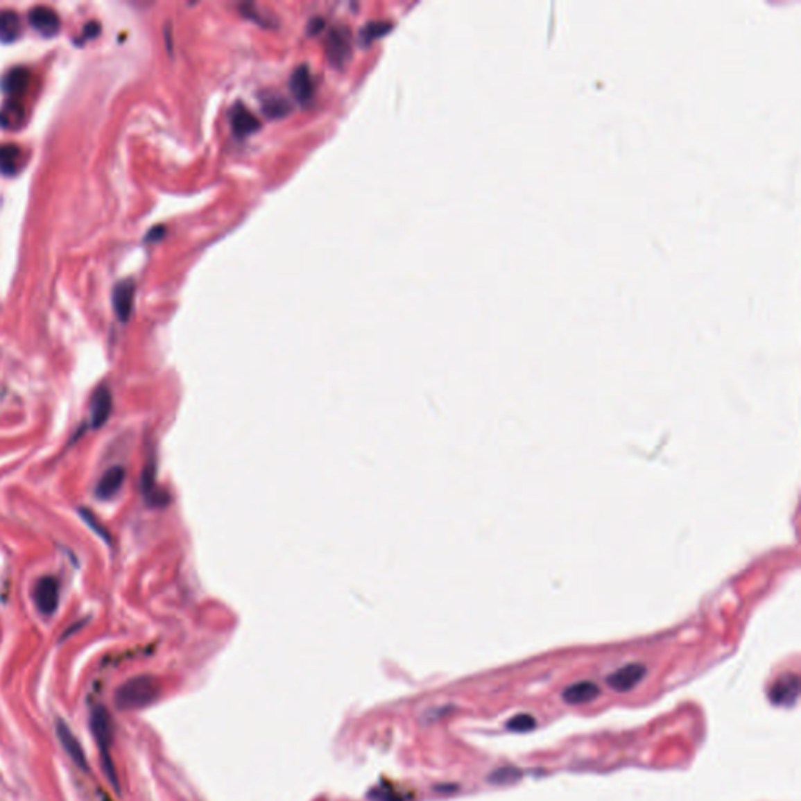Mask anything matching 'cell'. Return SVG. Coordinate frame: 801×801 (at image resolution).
<instances>
[{
    "label": "cell",
    "mask_w": 801,
    "mask_h": 801,
    "mask_svg": "<svg viewBox=\"0 0 801 801\" xmlns=\"http://www.w3.org/2000/svg\"><path fill=\"white\" fill-rule=\"evenodd\" d=\"M160 694L162 687L157 678L150 675L133 676L116 690L114 705L122 711H135L154 705Z\"/></svg>",
    "instance_id": "6da1fadb"
},
{
    "label": "cell",
    "mask_w": 801,
    "mask_h": 801,
    "mask_svg": "<svg viewBox=\"0 0 801 801\" xmlns=\"http://www.w3.org/2000/svg\"><path fill=\"white\" fill-rule=\"evenodd\" d=\"M89 727L94 736L97 748H99L103 773H105L108 782L113 786L114 791L119 792L118 773H116L112 755H110V748H112L113 743V720L105 706L93 707L89 715Z\"/></svg>",
    "instance_id": "7a4b0ae2"
},
{
    "label": "cell",
    "mask_w": 801,
    "mask_h": 801,
    "mask_svg": "<svg viewBox=\"0 0 801 801\" xmlns=\"http://www.w3.org/2000/svg\"><path fill=\"white\" fill-rule=\"evenodd\" d=\"M330 64L343 68L352 55V33L346 26H334L324 41Z\"/></svg>",
    "instance_id": "3957f363"
},
{
    "label": "cell",
    "mask_w": 801,
    "mask_h": 801,
    "mask_svg": "<svg viewBox=\"0 0 801 801\" xmlns=\"http://www.w3.org/2000/svg\"><path fill=\"white\" fill-rule=\"evenodd\" d=\"M36 609L42 615H53L60 604V584L53 576H41L33 592Z\"/></svg>",
    "instance_id": "277c9868"
},
{
    "label": "cell",
    "mask_w": 801,
    "mask_h": 801,
    "mask_svg": "<svg viewBox=\"0 0 801 801\" xmlns=\"http://www.w3.org/2000/svg\"><path fill=\"white\" fill-rule=\"evenodd\" d=\"M801 690L800 678L793 673L780 676L770 687L768 698L773 706L792 707L797 703Z\"/></svg>",
    "instance_id": "5b68a950"
},
{
    "label": "cell",
    "mask_w": 801,
    "mask_h": 801,
    "mask_svg": "<svg viewBox=\"0 0 801 801\" xmlns=\"http://www.w3.org/2000/svg\"><path fill=\"white\" fill-rule=\"evenodd\" d=\"M113 412V395L108 385H101L94 390L89 399V426L91 429H101Z\"/></svg>",
    "instance_id": "8992f818"
},
{
    "label": "cell",
    "mask_w": 801,
    "mask_h": 801,
    "mask_svg": "<svg viewBox=\"0 0 801 801\" xmlns=\"http://www.w3.org/2000/svg\"><path fill=\"white\" fill-rule=\"evenodd\" d=\"M646 675V666L641 664H628L620 666L614 673H610L606 678V682L610 689L615 692H629L632 690L639 682H641Z\"/></svg>",
    "instance_id": "52a82bcc"
},
{
    "label": "cell",
    "mask_w": 801,
    "mask_h": 801,
    "mask_svg": "<svg viewBox=\"0 0 801 801\" xmlns=\"http://www.w3.org/2000/svg\"><path fill=\"white\" fill-rule=\"evenodd\" d=\"M57 737L61 743V747L64 748L66 753H68V756L72 759V762H74L77 767H80L82 770L87 772L88 762H87V756H85V751L82 748V745H80V742H78V739L76 737V734L71 731V727L66 725L63 720L57 721Z\"/></svg>",
    "instance_id": "ba28073f"
},
{
    "label": "cell",
    "mask_w": 801,
    "mask_h": 801,
    "mask_svg": "<svg viewBox=\"0 0 801 801\" xmlns=\"http://www.w3.org/2000/svg\"><path fill=\"white\" fill-rule=\"evenodd\" d=\"M133 299H135V282L132 279L122 280L114 286L113 307L121 322H127L132 315Z\"/></svg>",
    "instance_id": "9c48e42d"
},
{
    "label": "cell",
    "mask_w": 801,
    "mask_h": 801,
    "mask_svg": "<svg viewBox=\"0 0 801 801\" xmlns=\"http://www.w3.org/2000/svg\"><path fill=\"white\" fill-rule=\"evenodd\" d=\"M126 478H127L126 468L121 467V465L108 468L107 472L101 476L99 482H97L96 497L103 501L114 498L116 494L119 493L122 485H124Z\"/></svg>",
    "instance_id": "30bf717a"
},
{
    "label": "cell",
    "mask_w": 801,
    "mask_h": 801,
    "mask_svg": "<svg viewBox=\"0 0 801 801\" xmlns=\"http://www.w3.org/2000/svg\"><path fill=\"white\" fill-rule=\"evenodd\" d=\"M290 89L299 103H307L311 99V96L315 93V82L309 66L299 64L293 71L290 77Z\"/></svg>",
    "instance_id": "8fae6325"
},
{
    "label": "cell",
    "mask_w": 801,
    "mask_h": 801,
    "mask_svg": "<svg viewBox=\"0 0 801 801\" xmlns=\"http://www.w3.org/2000/svg\"><path fill=\"white\" fill-rule=\"evenodd\" d=\"M28 22L42 36H53L60 30V17L47 7H35L30 10Z\"/></svg>",
    "instance_id": "7c38bea8"
},
{
    "label": "cell",
    "mask_w": 801,
    "mask_h": 801,
    "mask_svg": "<svg viewBox=\"0 0 801 801\" xmlns=\"http://www.w3.org/2000/svg\"><path fill=\"white\" fill-rule=\"evenodd\" d=\"M230 122L236 137H248L250 133L259 130L260 127L259 118H257L246 105H243V103H236V105L232 108Z\"/></svg>",
    "instance_id": "4fadbf2b"
},
{
    "label": "cell",
    "mask_w": 801,
    "mask_h": 801,
    "mask_svg": "<svg viewBox=\"0 0 801 801\" xmlns=\"http://www.w3.org/2000/svg\"><path fill=\"white\" fill-rule=\"evenodd\" d=\"M599 694H601V689H599L598 684L592 681H579L571 684V686H568L564 692H562V700H564L567 705L571 706L584 705V703L596 700Z\"/></svg>",
    "instance_id": "5bb4252c"
},
{
    "label": "cell",
    "mask_w": 801,
    "mask_h": 801,
    "mask_svg": "<svg viewBox=\"0 0 801 801\" xmlns=\"http://www.w3.org/2000/svg\"><path fill=\"white\" fill-rule=\"evenodd\" d=\"M260 103H261V112L265 113V116H268L270 119H280V118H285V116H288L293 110L291 102L286 99L285 96L279 94V93H268L261 94L260 97Z\"/></svg>",
    "instance_id": "9a60e30c"
},
{
    "label": "cell",
    "mask_w": 801,
    "mask_h": 801,
    "mask_svg": "<svg viewBox=\"0 0 801 801\" xmlns=\"http://www.w3.org/2000/svg\"><path fill=\"white\" fill-rule=\"evenodd\" d=\"M22 166V150L16 144L0 146V173L5 175L16 174Z\"/></svg>",
    "instance_id": "2e32d148"
},
{
    "label": "cell",
    "mask_w": 801,
    "mask_h": 801,
    "mask_svg": "<svg viewBox=\"0 0 801 801\" xmlns=\"http://www.w3.org/2000/svg\"><path fill=\"white\" fill-rule=\"evenodd\" d=\"M21 32L22 22L16 11H3V13H0V41L13 42L19 38Z\"/></svg>",
    "instance_id": "e0dca14e"
},
{
    "label": "cell",
    "mask_w": 801,
    "mask_h": 801,
    "mask_svg": "<svg viewBox=\"0 0 801 801\" xmlns=\"http://www.w3.org/2000/svg\"><path fill=\"white\" fill-rule=\"evenodd\" d=\"M28 85V71L24 68H15L8 76L3 78L2 88L10 96H21L26 93Z\"/></svg>",
    "instance_id": "ac0fdd59"
},
{
    "label": "cell",
    "mask_w": 801,
    "mask_h": 801,
    "mask_svg": "<svg viewBox=\"0 0 801 801\" xmlns=\"http://www.w3.org/2000/svg\"><path fill=\"white\" fill-rule=\"evenodd\" d=\"M391 27H393L391 22L387 21H371L368 24H365L362 32H360V42H362L363 46H368L374 40L382 38L384 35H387Z\"/></svg>",
    "instance_id": "d6986e66"
},
{
    "label": "cell",
    "mask_w": 801,
    "mask_h": 801,
    "mask_svg": "<svg viewBox=\"0 0 801 801\" xmlns=\"http://www.w3.org/2000/svg\"><path fill=\"white\" fill-rule=\"evenodd\" d=\"M506 726L507 730L513 732H529L532 730H535L537 721L529 714H518L507 721Z\"/></svg>",
    "instance_id": "ffe728a7"
},
{
    "label": "cell",
    "mask_w": 801,
    "mask_h": 801,
    "mask_svg": "<svg viewBox=\"0 0 801 801\" xmlns=\"http://www.w3.org/2000/svg\"><path fill=\"white\" fill-rule=\"evenodd\" d=\"M78 513H80V517L83 518V522L87 523L91 529H93L97 535L101 537L102 540H105L107 543L110 542V535H108V531L105 526L101 523V519H97L96 515L91 510H88L87 507H80L78 509Z\"/></svg>",
    "instance_id": "44dd1931"
},
{
    "label": "cell",
    "mask_w": 801,
    "mask_h": 801,
    "mask_svg": "<svg viewBox=\"0 0 801 801\" xmlns=\"http://www.w3.org/2000/svg\"><path fill=\"white\" fill-rule=\"evenodd\" d=\"M368 798H370V801H404L401 795L395 791V789L385 787V786H379L376 789H372V791L368 793Z\"/></svg>",
    "instance_id": "7402d4cb"
},
{
    "label": "cell",
    "mask_w": 801,
    "mask_h": 801,
    "mask_svg": "<svg viewBox=\"0 0 801 801\" xmlns=\"http://www.w3.org/2000/svg\"><path fill=\"white\" fill-rule=\"evenodd\" d=\"M519 776H522V773H519L517 768L503 767V768L497 770L494 773H492L490 781L494 782V784H510V782L517 781Z\"/></svg>",
    "instance_id": "603a6c76"
},
{
    "label": "cell",
    "mask_w": 801,
    "mask_h": 801,
    "mask_svg": "<svg viewBox=\"0 0 801 801\" xmlns=\"http://www.w3.org/2000/svg\"><path fill=\"white\" fill-rule=\"evenodd\" d=\"M164 234H166V229L162 227V225H157V227H154V229H152V230L149 232L148 236H146V240H148V241H158V240H162V238L164 236Z\"/></svg>",
    "instance_id": "cb8c5ba5"
},
{
    "label": "cell",
    "mask_w": 801,
    "mask_h": 801,
    "mask_svg": "<svg viewBox=\"0 0 801 801\" xmlns=\"http://www.w3.org/2000/svg\"><path fill=\"white\" fill-rule=\"evenodd\" d=\"M99 32H101V28H99V26H97V24H96V22H93V24H89V26H87V27H85V33H83V38H85V40H91V38H96V36H97V35H99Z\"/></svg>",
    "instance_id": "d4e9b609"
},
{
    "label": "cell",
    "mask_w": 801,
    "mask_h": 801,
    "mask_svg": "<svg viewBox=\"0 0 801 801\" xmlns=\"http://www.w3.org/2000/svg\"><path fill=\"white\" fill-rule=\"evenodd\" d=\"M322 26H324V21L320 19V17H315V19H311L310 24L307 26L309 33H310V35L318 33V32H320V30L322 28Z\"/></svg>",
    "instance_id": "484cf974"
}]
</instances>
